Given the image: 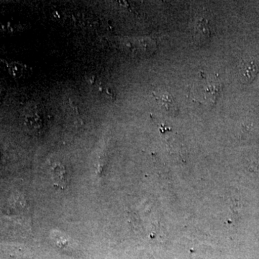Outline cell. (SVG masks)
<instances>
[{"instance_id":"cell-1","label":"cell","mask_w":259,"mask_h":259,"mask_svg":"<svg viewBox=\"0 0 259 259\" xmlns=\"http://www.w3.org/2000/svg\"><path fill=\"white\" fill-rule=\"evenodd\" d=\"M211 30L209 22L204 18H199L194 25L193 38L199 46H203L210 40Z\"/></svg>"},{"instance_id":"cell-5","label":"cell","mask_w":259,"mask_h":259,"mask_svg":"<svg viewBox=\"0 0 259 259\" xmlns=\"http://www.w3.org/2000/svg\"><path fill=\"white\" fill-rule=\"evenodd\" d=\"M8 69L10 74L16 79L28 77L32 74V69L29 66L16 61L10 63Z\"/></svg>"},{"instance_id":"cell-3","label":"cell","mask_w":259,"mask_h":259,"mask_svg":"<svg viewBox=\"0 0 259 259\" xmlns=\"http://www.w3.org/2000/svg\"><path fill=\"white\" fill-rule=\"evenodd\" d=\"M153 95L160 106L166 113L171 115H176L178 113L179 110L177 102L174 97H172L170 94L161 93H153Z\"/></svg>"},{"instance_id":"cell-4","label":"cell","mask_w":259,"mask_h":259,"mask_svg":"<svg viewBox=\"0 0 259 259\" xmlns=\"http://www.w3.org/2000/svg\"><path fill=\"white\" fill-rule=\"evenodd\" d=\"M258 66L253 61H244L240 68V76L245 83L252 82L258 74Z\"/></svg>"},{"instance_id":"cell-6","label":"cell","mask_w":259,"mask_h":259,"mask_svg":"<svg viewBox=\"0 0 259 259\" xmlns=\"http://www.w3.org/2000/svg\"><path fill=\"white\" fill-rule=\"evenodd\" d=\"M3 95V89L2 88L1 85H0V100H1L2 97Z\"/></svg>"},{"instance_id":"cell-2","label":"cell","mask_w":259,"mask_h":259,"mask_svg":"<svg viewBox=\"0 0 259 259\" xmlns=\"http://www.w3.org/2000/svg\"><path fill=\"white\" fill-rule=\"evenodd\" d=\"M51 177L56 187L65 189L69 183L67 171L62 164L59 163H53L51 167Z\"/></svg>"}]
</instances>
